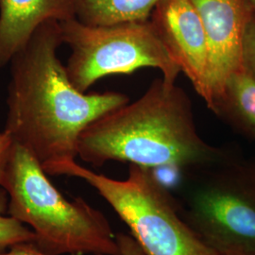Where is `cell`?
<instances>
[{"label": "cell", "mask_w": 255, "mask_h": 255, "mask_svg": "<svg viewBox=\"0 0 255 255\" xmlns=\"http://www.w3.org/2000/svg\"><path fill=\"white\" fill-rule=\"evenodd\" d=\"M209 48L212 109L232 74L243 65V37L254 9L249 0H192Z\"/></svg>", "instance_id": "ba28073f"}, {"label": "cell", "mask_w": 255, "mask_h": 255, "mask_svg": "<svg viewBox=\"0 0 255 255\" xmlns=\"http://www.w3.org/2000/svg\"><path fill=\"white\" fill-rule=\"evenodd\" d=\"M60 22L46 21L10 60L4 130L42 166L74 161L82 130L128 102L119 92L85 94L70 82L58 58Z\"/></svg>", "instance_id": "6da1fadb"}, {"label": "cell", "mask_w": 255, "mask_h": 255, "mask_svg": "<svg viewBox=\"0 0 255 255\" xmlns=\"http://www.w3.org/2000/svg\"><path fill=\"white\" fill-rule=\"evenodd\" d=\"M117 240L120 248V255H145L132 236L120 233L117 235Z\"/></svg>", "instance_id": "9a60e30c"}, {"label": "cell", "mask_w": 255, "mask_h": 255, "mask_svg": "<svg viewBox=\"0 0 255 255\" xmlns=\"http://www.w3.org/2000/svg\"><path fill=\"white\" fill-rule=\"evenodd\" d=\"M161 0H75L76 18L89 26L148 21Z\"/></svg>", "instance_id": "30bf717a"}, {"label": "cell", "mask_w": 255, "mask_h": 255, "mask_svg": "<svg viewBox=\"0 0 255 255\" xmlns=\"http://www.w3.org/2000/svg\"><path fill=\"white\" fill-rule=\"evenodd\" d=\"M149 21L181 71L209 107V48L201 15L192 0H161Z\"/></svg>", "instance_id": "52a82bcc"}, {"label": "cell", "mask_w": 255, "mask_h": 255, "mask_svg": "<svg viewBox=\"0 0 255 255\" xmlns=\"http://www.w3.org/2000/svg\"><path fill=\"white\" fill-rule=\"evenodd\" d=\"M182 219L218 255H255V177L226 157L190 170Z\"/></svg>", "instance_id": "5b68a950"}, {"label": "cell", "mask_w": 255, "mask_h": 255, "mask_svg": "<svg viewBox=\"0 0 255 255\" xmlns=\"http://www.w3.org/2000/svg\"><path fill=\"white\" fill-rule=\"evenodd\" d=\"M77 151L95 166L118 161L189 171L225 156L201 138L186 92L163 78L137 101L93 121L79 137Z\"/></svg>", "instance_id": "7a4b0ae2"}, {"label": "cell", "mask_w": 255, "mask_h": 255, "mask_svg": "<svg viewBox=\"0 0 255 255\" xmlns=\"http://www.w3.org/2000/svg\"><path fill=\"white\" fill-rule=\"evenodd\" d=\"M211 110L233 116L255 135V78L244 65L231 75Z\"/></svg>", "instance_id": "8fae6325"}, {"label": "cell", "mask_w": 255, "mask_h": 255, "mask_svg": "<svg viewBox=\"0 0 255 255\" xmlns=\"http://www.w3.org/2000/svg\"><path fill=\"white\" fill-rule=\"evenodd\" d=\"M25 146L13 143L2 187L9 216L29 225L34 245L48 255H120L117 236L100 210L67 200Z\"/></svg>", "instance_id": "3957f363"}, {"label": "cell", "mask_w": 255, "mask_h": 255, "mask_svg": "<svg viewBox=\"0 0 255 255\" xmlns=\"http://www.w3.org/2000/svg\"><path fill=\"white\" fill-rule=\"evenodd\" d=\"M60 25L63 43L71 49L66 73L79 91L85 93L104 77L143 67L159 69L164 81L172 83L182 72L149 20L89 26L75 17Z\"/></svg>", "instance_id": "8992f818"}, {"label": "cell", "mask_w": 255, "mask_h": 255, "mask_svg": "<svg viewBox=\"0 0 255 255\" xmlns=\"http://www.w3.org/2000/svg\"><path fill=\"white\" fill-rule=\"evenodd\" d=\"M0 255H48L39 250L34 243H22L9 248Z\"/></svg>", "instance_id": "2e32d148"}, {"label": "cell", "mask_w": 255, "mask_h": 255, "mask_svg": "<svg viewBox=\"0 0 255 255\" xmlns=\"http://www.w3.org/2000/svg\"><path fill=\"white\" fill-rule=\"evenodd\" d=\"M243 65L255 78V17L247 23L243 37Z\"/></svg>", "instance_id": "4fadbf2b"}, {"label": "cell", "mask_w": 255, "mask_h": 255, "mask_svg": "<svg viewBox=\"0 0 255 255\" xmlns=\"http://www.w3.org/2000/svg\"><path fill=\"white\" fill-rule=\"evenodd\" d=\"M249 1H250V3H251V5H252L254 10H255V0H249Z\"/></svg>", "instance_id": "e0dca14e"}, {"label": "cell", "mask_w": 255, "mask_h": 255, "mask_svg": "<svg viewBox=\"0 0 255 255\" xmlns=\"http://www.w3.org/2000/svg\"><path fill=\"white\" fill-rule=\"evenodd\" d=\"M13 143V139L6 130L0 131V186L3 183Z\"/></svg>", "instance_id": "5bb4252c"}, {"label": "cell", "mask_w": 255, "mask_h": 255, "mask_svg": "<svg viewBox=\"0 0 255 255\" xmlns=\"http://www.w3.org/2000/svg\"><path fill=\"white\" fill-rule=\"evenodd\" d=\"M75 17V0H0V67L9 64L42 24Z\"/></svg>", "instance_id": "9c48e42d"}, {"label": "cell", "mask_w": 255, "mask_h": 255, "mask_svg": "<svg viewBox=\"0 0 255 255\" xmlns=\"http://www.w3.org/2000/svg\"><path fill=\"white\" fill-rule=\"evenodd\" d=\"M88 182L117 212L145 255H218L182 219L173 198L150 168L129 164L119 181L68 161L43 167Z\"/></svg>", "instance_id": "277c9868"}, {"label": "cell", "mask_w": 255, "mask_h": 255, "mask_svg": "<svg viewBox=\"0 0 255 255\" xmlns=\"http://www.w3.org/2000/svg\"><path fill=\"white\" fill-rule=\"evenodd\" d=\"M9 207V195L0 186V254L22 243H34L35 235L18 219L5 216Z\"/></svg>", "instance_id": "7c38bea8"}]
</instances>
